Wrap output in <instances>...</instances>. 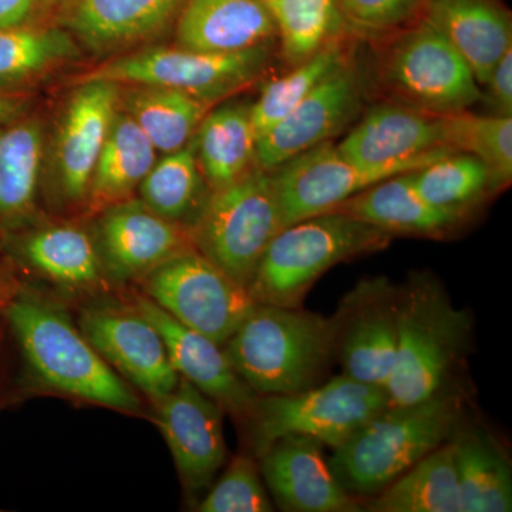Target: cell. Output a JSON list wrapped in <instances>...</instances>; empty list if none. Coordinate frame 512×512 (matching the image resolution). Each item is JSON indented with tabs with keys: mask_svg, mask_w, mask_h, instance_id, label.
Returning a JSON list of instances; mask_svg holds the SVG:
<instances>
[{
	"mask_svg": "<svg viewBox=\"0 0 512 512\" xmlns=\"http://www.w3.org/2000/svg\"><path fill=\"white\" fill-rule=\"evenodd\" d=\"M222 348L258 396L301 393L318 386L335 359V323L302 308L255 303Z\"/></svg>",
	"mask_w": 512,
	"mask_h": 512,
	"instance_id": "6da1fadb",
	"label": "cell"
},
{
	"mask_svg": "<svg viewBox=\"0 0 512 512\" xmlns=\"http://www.w3.org/2000/svg\"><path fill=\"white\" fill-rule=\"evenodd\" d=\"M463 420V393L454 386L423 402L392 404L335 448L329 466L348 493L379 494L450 441Z\"/></svg>",
	"mask_w": 512,
	"mask_h": 512,
	"instance_id": "7a4b0ae2",
	"label": "cell"
},
{
	"mask_svg": "<svg viewBox=\"0 0 512 512\" xmlns=\"http://www.w3.org/2000/svg\"><path fill=\"white\" fill-rule=\"evenodd\" d=\"M397 328L396 360L386 383L392 404L423 402L453 387L473 323L437 279L416 275L399 288Z\"/></svg>",
	"mask_w": 512,
	"mask_h": 512,
	"instance_id": "3957f363",
	"label": "cell"
},
{
	"mask_svg": "<svg viewBox=\"0 0 512 512\" xmlns=\"http://www.w3.org/2000/svg\"><path fill=\"white\" fill-rule=\"evenodd\" d=\"M2 313L42 382L119 412H140L133 390L55 306L19 289Z\"/></svg>",
	"mask_w": 512,
	"mask_h": 512,
	"instance_id": "277c9868",
	"label": "cell"
},
{
	"mask_svg": "<svg viewBox=\"0 0 512 512\" xmlns=\"http://www.w3.org/2000/svg\"><path fill=\"white\" fill-rule=\"evenodd\" d=\"M393 235L330 211L282 228L266 248L248 286L255 303L302 308L320 276L333 266L389 247Z\"/></svg>",
	"mask_w": 512,
	"mask_h": 512,
	"instance_id": "5b68a950",
	"label": "cell"
},
{
	"mask_svg": "<svg viewBox=\"0 0 512 512\" xmlns=\"http://www.w3.org/2000/svg\"><path fill=\"white\" fill-rule=\"evenodd\" d=\"M284 227L274 175L255 165L211 191L190 235L198 252L248 289L266 248Z\"/></svg>",
	"mask_w": 512,
	"mask_h": 512,
	"instance_id": "8992f818",
	"label": "cell"
},
{
	"mask_svg": "<svg viewBox=\"0 0 512 512\" xmlns=\"http://www.w3.org/2000/svg\"><path fill=\"white\" fill-rule=\"evenodd\" d=\"M377 77L393 101L447 116L483 99L466 60L430 20L399 29L380 52Z\"/></svg>",
	"mask_w": 512,
	"mask_h": 512,
	"instance_id": "52a82bcc",
	"label": "cell"
},
{
	"mask_svg": "<svg viewBox=\"0 0 512 512\" xmlns=\"http://www.w3.org/2000/svg\"><path fill=\"white\" fill-rule=\"evenodd\" d=\"M392 406L386 387L342 375L312 389L259 396L249 417L256 456L286 434H302L335 450L376 414Z\"/></svg>",
	"mask_w": 512,
	"mask_h": 512,
	"instance_id": "ba28073f",
	"label": "cell"
},
{
	"mask_svg": "<svg viewBox=\"0 0 512 512\" xmlns=\"http://www.w3.org/2000/svg\"><path fill=\"white\" fill-rule=\"evenodd\" d=\"M271 62V43L237 53L154 49L120 57L83 77L114 84L164 87L212 104L245 89Z\"/></svg>",
	"mask_w": 512,
	"mask_h": 512,
	"instance_id": "9c48e42d",
	"label": "cell"
},
{
	"mask_svg": "<svg viewBox=\"0 0 512 512\" xmlns=\"http://www.w3.org/2000/svg\"><path fill=\"white\" fill-rule=\"evenodd\" d=\"M140 279L141 293L220 346L255 305L247 288L194 248L167 259Z\"/></svg>",
	"mask_w": 512,
	"mask_h": 512,
	"instance_id": "30bf717a",
	"label": "cell"
},
{
	"mask_svg": "<svg viewBox=\"0 0 512 512\" xmlns=\"http://www.w3.org/2000/svg\"><path fill=\"white\" fill-rule=\"evenodd\" d=\"M451 151L439 148L412 160L373 165L343 157L330 141L319 144L272 171L284 225L336 210L372 185L417 170Z\"/></svg>",
	"mask_w": 512,
	"mask_h": 512,
	"instance_id": "8fae6325",
	"label": "cell"
},
{
	"mask_svg": "<svg viewBox=\"0 0 512 512\" xmlns=\"http://www.w3.org/2000/svg\"><path fill=\"white\" fill-rule=\"evenodd\" d=\"M399 286L387 278L360 281L340 302L335 323V359L342 375L386 387L397 350Z\"/></svg>",
	"mask_w": 512,
	"mask_h": 512,
	"instance_id": "7c38bea8",
	"label": "cell"
},
{
	"mask_svg": "<svg viewBox=\"0 0 512 512\" xmlns=\"http://www.w3.org/2000/svg\"><path fill=\"white\" fill-rule=\"evenodd\" d=\"M362 97V74L350 59L256 140V165L274 171L291 158L332 140L357 116Z\"/></svg>",
	"mask_w": 512,
	"mask_h": 512,
	"instance_id": "4fadbf2b",
	"label": "cell"
},
{
	"mask_svg": "<svg viewBox=\"0 0 512 512\" xmlns=\"http://www.w3.org/2000/svg\"><path fill=\"white\" fill-rule=\"evenodd\" d=\"M80 329L111 367L154 402L180 382L160 333L134 306H93L82 312Z\"/></svg>",
	"mask_w": 512,
	"mask_h": 512,
	"instance_id": "5bb4252c",
	"label": "cell"
},
{
	"mask_svg": "<svg viewBox=\"0 0 512 512\" xmlns=\"http://www.w3.org/2000/svg\"><path fill=\"white\" fill-rule=\"evenodd\" d=\"M156 404V421L178 473L188 488L202 490L227 460L222 407L183 377Z\"/></svg>",
	"mask_w": 512,
	"mask_h": 512,
	"instance_id": "9a60e30c",
	"label": "cell"
},
{
	"mask_svg": "<svg viewBox=\"0 0 512 512\" xmlns=\"http://www.w3.org/2000/svg\"><path fill=\"white\" fill-rule=\"evenodd\" d=\"M323 444L302 434H286L259 454V471L282 510L357 512L363 503L348 493L323 457Z\"/></svg>",
	"mask_w": 512,
	"mask_h": 512,
	"instance_id": "2e32d148",
	"label": "cell"
},
{
	"mask_svg": "<svg viewBox=\"0 0 512 512\" xmlns=\"http://www.w3.org/2000/svg\"><path fill=\"white\" fill-rule=\"evenodd\" d=\"M133 306L160 333L180 377L220 404L222 410L249 420L259 396L239 379L222 346L175 320L144 293L134 296Z\"/></svg>",
	"mask_w": 512,
	"mask_h": 512,
	"instance_id": "e0dca14e",
	"label": "cell"
},
{
	"mask_svg": "<svg viewBox=\"0 0 512 512\" xmlns=\"http://www.w3.org/2000/svg\"><path fill=\"white\" fill-rule=\"evenodd\" d=\"M190 234L143 202L123 201L104 210L99 222L101 265L116 281L148 274L180 252L191 249Z\"/></svg>",
	"mask_w": 512,
	"mask_h": 512,
	"instance_id": "ac0fdd59",
	"label": "cell"
},
{
	"mask_svg": "<svg viewBox=\"0 0 512 512\" xmlns=\"http://www.w3.org/2000/svg\"><path fill=\"white\" fill-rule=\"evenodd\" d=\"M74 93L57 141V168L70 201L87 198L94 168L117 113V84L86 80Z\"/></svg>",
	"mask_w": 512,
	"mask_h": 512,
	"instance_id": "d6986e66",
	"label": "cell"
},
{
	"mask_svg": "<svg viewBox=\"0 0 512 512\" xmlns=\"http://www.w3.org/2000/svg\"><path fill=\"white\" fill-rule=\"evenodd\" d=\"M336 148L356 163L379 165L412 160L448 147L443 116L390 100L367 110Z\"/></svg>",
	"mask_w": 512,
	"mask_h": 512,
	"instance_id": "ffe728a7",
	"label": "cell"
},
{
	"mask_svg": "<svg viewBox=\"0 0 512 512\" xmlns=\"http://www.w3.org/2000/svg\"><path fill=\"white\" fill-rule=\"evenodd\" d=\"M413 171L380 181L333 211L367 222L393 237L443 239L456 234L473 215L444 210L424 200L414 185Z\"/></svg>",
	"mask_w": 512,
	"mask_h": 512,
	"instance_id": "44dd1931",
	"label": "cell"
},
{
	"mask_svg": "<svg viewBox=\"0 0 512 512\" xmlns=\"http://www.w3.org/2000/svg\"><path fill=\"white\" fill-rule=\"evenodd\" d=\"M276 36L262 0H185L177 23L181 49L237 53L269 45Z\"/></svg>",
	"mask_w": 512,
	"mask_h": 512,
	"instance_id": "7402d4cb",
	"label": "cell"
},
{
	"mask_svg": "<svg viewBox=\"0 0 512 512\" xmlns=\"http://www.w3.org/2000/svg\"><path fill=\"white\" fill-rule=\"evenodd\" d=\"M426 18L470 66L477 83L512 46L511 18L497 0H426Z\"/></svg>",
	"mask_w": 512,
	"mask_h": 512,
	"instance_id": "603a6c76",
	"label": "cell"
},
{
	"mask_svg": "<svg viewBox=\"0 0 512 512\" xmlns=\"http://www.w3.org/2000/svg\"><path fill=\"white\" fill-rule=\"evenodd\" d=\"M185 0H77L69 25L87 46L104 53L160 32Z\"/></svg>",
	"mask_w": 512,
	"mask_h": 512,
	"instance_id": "cb8c5ba5",
	"label": "cell"
},
{
	"mask_svg": "<svg viewBox=\"0 0 512 512\" xmlns=\"http://www.w3.org/2000/svg\"><path fill=\"white\" fill-rule=\"evenodd\" d=\"M461 512H510L512 473L507 453L481 427H458L450 439Z\"/></svg>",
	"mask_w": 512,
	"mask_h": 512,
	"instance_id": "d4e9b609",
	"label": "cell"
},
{
	"mask_svg": "<svg viewBox=\"0 0 512 512\" xmlns=\"http://www.w3.org/2000/svg\"><path fill=\"white\" fill-rule=\"evenodd\" d=\"M157 150L140 126L123 113H116L90 183V211L106 210L127 201L156 164Z\"/></svg>",
	"mask_w": 512,
	"mask_h": 512,
	"instance_id": "484cf974",
	"label": "cell"
},
{
	"mask_svg": "<svg viewBox=\"0 0 512 512\" xmlns=\"http://www.w3.org/2000/svg\"><path fill=\"white\" fill-rule=\"evenodd\" d=\"M194 141L202 177L211 191L234 183L256 165L251 106L231 103L208 111Z\"/></svg>",
	"mask_w": 512,
	"mask_h": 512,
	"instance_id": "4316f807",
	"label": "cell"
},
{
	"mask_svg": "<svg viewBox=\"0 0 512 512\" xmlns=\"http://www.w3.org/2000/svg\"><path fill=\"white\" fill-rule=\"evenodd\" d=\"M372 512H461L460 490L450 441L431 451L363 504Z\"/></svg>",
	"mask_w": 512,
	"mask_h": 512,
	"instance_id": "83f0119b",
	"label": "cell"
},
{
	"mask_svg": "<svg viewBox=\"0 0 512 512\" xmlns=\"http://www.w3.org/2000/svg\"><path fill=\"white\" fill-rule=\"evenodd\" d=\"M123 106L154 148L164 154L183 148L210 111V104L190 94L151 86L127 92Z\"/></svg>",
	"mask_w": 512,
	"mask_h": 512,
	"instance_id": "f1b7e54d",
	"label": "cell"
},
{
	"mask_svg": "<svg viewBox=\"0 0 512 512\" xmlns=\"http://www.w3.org/2000/svg\"><path fill=\"white\" fill-rule=\"evenodd\" d=\"M43 156L42 127L35 120L0 126V222L32 210Z\"/></svg>",
	"mask_w": 512,
	"mask_h": 512,
	"instance_id": "f546056e",
	"label": "cell"
},
{
	"mask_svg": "<svg viewBox=\"0 0 512 512\" xmlns=\"http://www.w3.org/2000/svg\"><path fill=\"white\" fill-rule=\"evenodd\" d=\"M275 22L281 53L289 67L343 39L345 18L339 0H262Z\"/></svg>",
	"mask_w": 512,
	"mask_h": 512,
	"instance_id": "4dcf8cb0",
	"label": "cell"
},
{
	"mask_svg": "<svg viewBox=\"0 0 512 512\" xmlns=\"http://www.w3.org/2000/svg\"><path fill=\"white\" fill-rule=\"evenodd\" d=\"M20 252L37 271L59 284L86 289L100 281L99 252L89 235L80 229H40L23 239Z\"/></svg>",
	"mask_w": 512,
	"mask_h": 512,
	"instance_id": "1f68e13d",
	"label": "cell"
},
{
	"mask_svg": "<svg viewBox=\"0 0 512 512\" xmlns=\"http://www.w3.org/2000/svg\"><path fill=\"white\" fill-rule=\"evenodd\" d=\"M413 181L421 197L430 204L470 215L488 197L497 194L487 165L461 151H451L417 168Z\"/></svg>",
	"mask_w": 512,
	"mask_h": 512,
	"instance_id": "d6a6232c",
	"label": "cell"
},
{
	"mask_svg": "<svg viewBox=\"0 0 512 512\" xmlns=\"http://www.w3.org/2000/svg\"><path fill=\"white\" fill-rule=\"evenodd\" d=\"M141 202L165 220L177 222L198 215L204 197V177L194 137L180 150L165 154L140 184Z\"/></svg>",
	"mask_w": 512,
	"mask_h": 512,
	"instance_id": "836d02e7",
	"label": "cell"
},
{
	"mask_svg": "<svg viewBox=\"0 0 512 512\" xmlns=\"http://www.w3.org/2000/svg\"><path fill=\"white\" fill-rule=\"evenodd\" d=\"M350 59V47L343 37L323 47L309 59L292 66L284 76L266 83L258 100L251 106L256 140L288 116L326 77Z\"/></svg>",
	"mask_w": 512,
	"mask_h": 512,
	"instance_id": "e575fe53",
	"label": "cell"
},
{
	"mask_svg": "<svg viewBox=\"0 0 512 512\" xmlns=\"http://www.w3.org/2000/svg\"><path fill=\"white\" fill-rule=\"evenodd\" d=\"M443 120L446 146L483 161L493 175L495 190H505L512 180V117L464 110Z\"/></svg>",
	"mask_w": 512,
	"mask_h": 512,
	"instance_id": "d590c367",
	"label": "cell"
},
{
	"mask_svg": "<svg viewBox=\"0 0 512 512\" xmlns=\"http://www.w3.org/2000/svg\"><path fill=\"white\" fill-rule=\"evenodd\" d=\"M76 52L69 36L52 29H0V90L32 79Z\"/></svg>",
	"mask_w": 512,
	"mask_h": 512,
	"instance_id": "8d00e7d4",
	"label": "cell"
},
{
	"mask_svg": "<svg viewBox=\"0 0 512 512\" xmlns=\"http://www.w3.org/2000/svg\"><path fill=\"white\" fill-rule=\"evenodd\" d=\"M274 510L259 468L248 456L231 461L220 481L198 505L201 512H269Z\"/></svg>",
	"mask_w": 512,
	"mask_h": 512,
	"instance_id": "74e56055",
	"label": "cell"
},
{
	"mask_svg": "<svg viewBox=\"0 0 512 512\" xmlns=\"http://www.w3.org/2000/svg\"><path fill=\"white\" fill-rule=\"evenodd\" d=\"M346 25L365 35H387L410 25L426 0H339Z\"/></svg>",
	"mask_w": 512,
	"mask_h": 512,
	"instance_id": "f35d334b",
	"label": "cell"
},
{
	"mask_svg": "<svg viewBox=\"0 0 512 512\" xmlns=\"http://www.w3.org/2000/svg\"><path fill=\"white\" fill-rule=\"evenodd\" d=\"M484 86L494 114L512 116V46L495 64Z\"/></svg>",
	"mask_w": 512,
	"mask_h": 512,
	"instance_id": "ab89813d",
	"label": "cell"
},
{
	"mask_svg": "<svg viewBox=\"0 0 512 512\" xmlns=\"http://www.w3.org/2000/svg\"><path fill=\"white\" fill-rule=\"evenodd\" d=\"M37 0H0V29L19 28L29 18Z\"/></svg>",
	"mask_w": 512,
	"mask_h": 512,
	"instance_id": "60d3db41",
	"label": "cell"
},
{
	"mask_svg": "<svg viewBox=\"0 0 512 512\" xmlns=\"http://www.w3.org/2000/svg\"><path fill=\"white\" fill-rule=\"evenodd\" d=\"M25 109V100L20 97L0 94V126L15 120L16 116Z\"/></svg>",
	"mask_w": 512,
	"mask_h": 512,
	"instance_id": "b9f144b4",
	"label": "cell"
},
{
	"mask_svg": "<svg viewBox=\"0 0 512 512\" xmlns=\"http://www.w3.org/2000/svg\"><path fill=\"white\" fill-rule=\"evenodd\" d=\"M19 291L18 285H16L15 279L12 274L0 264V312L5 308L6 303L16 295Z\"/></svg>",
	"mask_w": 512,
	"mask_h": 512,
	"instance_id": "7bdbcfd3",
	"label": "cell"
}]
</instances>
